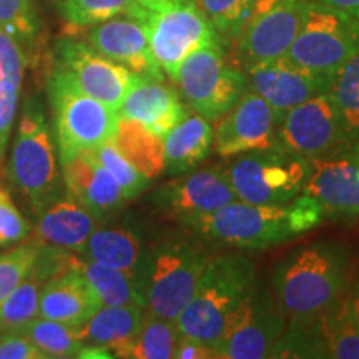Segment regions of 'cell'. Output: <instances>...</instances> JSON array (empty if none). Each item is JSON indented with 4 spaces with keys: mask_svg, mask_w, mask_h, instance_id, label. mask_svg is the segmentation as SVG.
Instances as JSON below:
<instances>
[{
    "mask_svg": "<svg viewBox=\"0 0 359 359\" xmlns=\"http://www.w3.org/2000/svg\"><path fill=\"white\" fill-rule=\"evenodd\" d=\"M326 213L311 196L299 193L285 205H253L235 200L210 213L178 219L201 240L233 250H266L303 235Z\"/></svg>",
    "mask_w": 359,
    "mask_h": 359,
    "instance_id": "1",
    "label": "cell"
},
{
    "mask_svg": "<svg viewBox=\"0 0 359 359\" xmlns=\"http://www.w3.org/2000/svg\"><path fill=\"white\" fill-rule=\"evenodd\" d=\"M349 264V250L344 243L313 241L275 264L273 294L288 318L320 313L348 290Z\"/></svg>",
    "mask_w": 359,
    "mask_h": 359,
    "instance_id": "2",
    "label": "cell"
},
{
    "mask_svg": "<svg viewBox=\"0 0 359 359\" xmlns=\"http://www.w3.org/2000/svg\"><path fill=\"white\" fill-rule=\"evenodd\" d=\"M255 280L257 269L253 262L240 251L210 259L196 281L191 298L178 314L180 334L212 346L226 316Z\"/></svg>",
    "mask_w": 359,
    "mask_h": 359,
    "instance_id": "3",
    "label": "cell"
},
{
    "mask_svg": "<svg viewBox=\"0 0 359 359\" xmlns=\"http://www.w3.org/2000/svg\"><path fill=\"white\" fill-rule=\"evenodd\" d=\"M7 180L37 215L65 190L53 133L37 98H27L7 163Z\"/></svg>",
    "mask_w": 359,
    "mask_h": 359,
    "instance_id": "4",
    "label": "cell"
},
{
    "mask_svg": "<svg viewBox=\"0 0 359 359\" xmlns=\"http://www.w3.org/2000/svg\"><path fill=\"white\" fill-rule=\"evenodd\" d=\"M210 259L203 245L182 233H167L154 241L145 280L147 311L177 321Z\"/></svg>",
    "mask_w": 359,
    "mask_h": 359,
    "instance_id": "5",
    "label": "cell"
},
{
    "mask_svg": "<svg viewBox=\"0 0 359 359\" xmlns=\"http://www.w3.org/2000/svg\"><path fill=\"white\" fill-rule=\"evenodd\" d=\"M47 93L55 120L60 163L82 151L95 150L114 138L118 111L82 92L60 67L53 65L47 80Z\"/></svg>",
    "mask_w": 359,
    "mask_h": 359,
    "instance_id": "6",
    "label": "cell"
},
{
    "mask_svg": "<svg viewBox=\"0 0 359 359\" xmlns=\"http://www.w3.org/2000/svg\"><path fill=\"white\" fill-rule=\"evenodd\" d=\"M269 358L359 359V325L348 290L320 313L288 318Z\"/></svg>",
    "mask_w": 359,
    "mask_h": 359,
    "instance_id": "7",
    "label": "cell"
},
{
    "mask_svg": "<svg viewBox=\"0 0 359 359\" xmlns=\"http://www.w3.org/2000/svg\"><path fill=\"white\" fill-rule=\"evenodd\" d=\"M358 50V19L334 7L306 0L302 25L285 57L313 74L333 79Z\"/></svg>",
    "mask_w": 359,
    "mask_h": 359,
    "instance_id": "8",
    "label": "cell"
},
{
    "mask_svg": "<svg viewBox=\"0 0 359 359\" xmlns=\"http://www.w3.org/2000/svg\"><path fill=\"white\" fill-rule=\"evenodd\" d=\"M286 325L288 316L278 304L273 290L255 280L226 316L212 348L217 358L224 359L269 358Z\"/></svg>",
    "mask_w": 359,
    "mask_h": 359,
    "instance_id": "9",
    "label": "cell"
},
{
    "mask_svg": "<svg viewBox=\"0 0 359 359\" xmlns=\"http://www.w3.org/2000/svg\"><path fill=\"white\" fill-rule=\"evenodd\" d=\"M309 160L278 145L236 155L226 168L236 198L253 205H285L303 190Z\"/></svg>",
    "mask_w": 359,
    "mask_h": 359,
    "instance_id": "10",
    "label": "cell"
},
{
    "mask_svg": "<svg viewBox=\"0 0 359 359\" xmlns=\"http://www.w3.org/2000/svg\"><path fill=\"white\" fill-rule=\"evenodd\" d=\"M175 83L188 107L208 122H218L248 90V77L224 58L222 45L200 48L187 57Z\"/></svg>",
    "mask_w": 359,
    "mask_h": 359,
    "instance_id": "11",
    "label": "cell"
},
{
    "mask_svg": "<svg viewBox=\"0 0 359 359\" xmlns=\"http://www.w3.org/2000/svg\"><path fill=\"white\" fill-rule=\"evenodd\" d=\"M147 27L155 60L173 83L187 57L200 48L222 45L217 29L195 0L150 12Z\"/></svg>",
    "mask_w": 359,
    "mask_h": 359,
    "instance_id": "12",
    "label": "cell"
},
{
    "mask_svg": "<svg viewBox=\"0 0 359 359\" xmlns=\"http://www.w3.org/2000/svg\"><path fill=\"white\" fill-rule=\"evenodd\" d=\"M278 140L286 150L316 160L358 147L349 140L330 92L299 103L278 123Z\"/></svg>",
    "mask_w": 359,
    "mask_h": 359,
    "instance_id": "13",
    "label": "cell"
},
{
    "mask_svg": "<svg viewBox=\"0 0 359 359\" xmlns=\"http://www.w3.org/2000/svg\"><path fill=\"white\" fill-rule=\"evenodd\" d=\"M306 0H255L238 35V58L248 69L285 57L302 25Z\"/></svg>",
    "mask_w": 359,
    "mask_h": 359,
    "instance_id": "14",
    "label": "cell"
},
{
    "mask_svg": "<svg viewBox=\"0 0 359 359\" xmlns=\"http://www.w3.org/2000/svg\"><path fill=\"white\" fill-rule=\"evenodd\" d=\"M55 65L87 93L118 111L123 98L143 77L97 52L88 42L60 39L55 45Z\"/></svg>",
    "mask_w": 359,
    "mask_h": 359,
    "instance_id": "15",
    "label": "cell"
},
{
    "mask_svg": "<svg viewBox=\"0 0 359 359\" xmlns=\"http://www.w3.org/2000/svg\"><path fill=\"white\" fill-rule=\"evenodd\" d=\"M235 200H238L236 193L228 180L226 170L218 168L191 170L177 175L151 195L155 208L175 219L210 213Z\"/></svg>",
    "mask_w": 359,
    "mask_h": 359,
    "instance_id": "16",
    "label": "cell"
},
{
    "mask_svg": "<svg viewBox=\"0 0 359 359\" xmlns=\"http://www.w3.org/2000/svg\"><path fill=\"white\" fill-rule=\"evenodd\" d=\"M278 123L275 110L258 93L246 90L236 105L218 120L213 138L218 155L230 158L278 147Z\"/></svg>",
    "mask_w": 359,
    "mask_h": 359,
    "instance_id": "17",
    "label": "cell"
},
{
    "mask_svg": "<svg viewBox=\"0 0 359 359\" xmlns=\"http://www.w3.org/2000/svg\"><path fill=\"white\" fill-rule=\"evenodd\" d=\"M148 15H118L90 27L87 42L102 55L133 72L138 77L163 82L167 75L155 60L148 40Z\"/></svg>",
    "mask_w": 359,
    "mask_h": 359,
    "instance_id": "18",
    "label": "cell"
},
{
    "mask_svg": "<svg viewBox=\"0 0 359 359\" xmlns=\"http://www.w3.org/2000/svg\"><path fill=\"white\" fill-rule=\"evenodd\" d=\"M302 193L321 205L326 218L359 217V147L309 160Z\"/></svg>",
    "mask_w": 359,
    "mask_h": 359,
    "instance_id": "19",
    "label": "cell"
},
{
    "mask_svg": "<svg viewBox=\"0 0 359 359\" xmlns=\"http://www.w3.org/2000/svg\"><path fill=\"white\" fill-rule=\"evenodd\" d=\"M248 87L275 110L278 118L299 103L327 92L331 79L313 74L286 57L262 62L246 69Z\"/></svg>",
    "mask_w": 359,
    "mask_h": 359,
    "instance_id": "20",
    "label": "cell"
},
{
    "mask_svg": "<svg viewBox=\"0 0 359 359\" xmlns=\"http://www.w3.org/2000/svg\"><path fill=\"white\" fill-rule=\"evenodd\" d=\"M60 167L67 191L100 222L118 213L128 201L122 188L92 150L75 155L65 163H60Z\"/></svg>",
    "mask_w": 359,
    "mask_h": 359,
    "instance_id": "21",
    "label": "cell"
},
{
    "mask_svg": "<svg viewBox=\"0 0 359 359\" xmlns=\"http://www.w3.org/2000/svg\"><path fill=\"white\" fill-rule=\"evenodd\" d=\"M98 226L100 219L65 188L37 213L32 236L45 246L80 255Z\"/></svg>",
    "mask_w": 359,
    "mask_h": 359,
    "instance_id": "22",
    "label": "cell"
},
{
    "mask_svg": "<svg viewBox=\"0 0 359 359\" xmlns=\"http://www.w3.org/2000/svg\"><path fill=\"white\" fill-rule=\"evenodd\" d=\"M150 248L151 243L145 241L137 228L130 224H115V226H98L90 235L80 255L90 262L105 264L125 273L145 293Z\"/></svg>",
    "mask_w": 359,
    "mask_h": 359,
    "instance_id": "23",
    "label": "cell"
},
{
    "mask_svg": "<svg viewBox=\"0 0 359 359\" xmlns=\"http://www.w3.org/2000/svg\"><path fill=\"white\" fill-rule=\"evenodd\" d=\"M69 255V251H67ZM102 306L85 278L72 268L65 258V268L43 283L39 298V316L70 326H82Z\"/></svg>",
    "mask_w": 359,
    "mask_h": 359,
    "instance_id": "24",
    "label": "cell"
},
{
    "mask_svg": "<svg viewBox=\"0 0 359 359\" xmlns=\"http://www.w3.org/2000/svg\"><path fill=\"white\" fill-rule=\"evenodd\" d=\"M118 115L137 120L163 138L190 114L177 90L167 87L163 82L142 79L123 98Z\"/></svg>",
    "mask_w": 359,
    "mask_h": 359,
    "instance_id": "25",
    "label": "cell"
},
{
    "mask_svg": "<svg viewBox=\"0 0 359 359\" xmlns=\"http://www.w3.org/2000/svg\"><path fill=\"white\" fill-rule=\"evenodd\" d=\"M143 313L145 308L138 304L100 306L79 326V336L83 344L107 349L111 358H127L140 330Z\"/></svg>",
    "mask_w": 359,
    "mask_h": 359,
    "instance_id": "26",
    "label": "cell"
},
{
    "mask_svg": "<svg viewBox=\"0 0 359 359\" xmlns=\"http://www.w3.org/2000/svg\"><path fill=\"white\" fill-rule=\"evenodd\" d=\"M212 122L201 115H188L163 137V173L177 177L195 170L206 160L213 145Z\"/></svg>",
    "mask_w": 359,
    "mask_h": 359,
    "instance_id": "27",
    "label": "cell"
},
{
    "mask_svg": "<svg viewBox=\"0 0 359 359\" xmlns=\"http://www.w3.org/2000/svg\"><path fill=\"white\" fill-rule=\"evenodd\" d=\"M67 262L85 278L88 286L102 303V306H120V304H138L147 309V298L140 286L132 278L109 268L105 264L90 262L79 253L67 255Z\"/></svg>",
    "mask_w": 359,
    "mask_h": 359,
    "instance_id": "28",
    "label": "cell"
},
{
    "mask_svg": "<svg viewBox=\"0 0 359 359\" xmlns=\"http://www.w3.org/2000/svg\"><path fill=\"white\" fill-rule=\"evenodd\" d=\"M110 142L148 180H155L163 173V138L150 132L137 120L118 116L115 135Z\"/></svg>",
    "mask_w": 359,
    "mask_h": 359,
    "instance_id": "29",
    "label": "cell"
},
{
    "mask_svg": "<svg viewBox=\"0 0 359 359\" xmlns=\"http://www.w3.org/2000/svg\"><path fill=\"white\" fill-rule=\"evenodd\" d=\"M17 331H20L32 341L45 359L79 358L83 348L77 326L47 320L42 316L34 318L32 321H29Z\"/></svg>",
    "mask_w": 359,
    "mask_h": 359,
    "instance_id": "30",
    "label": "cell"
},
{
    "mask_svg": "<svg viewBox=\"0 0 359 359\" xmlns=\"http://www.w3.org/2000/svg\"><path fill=\"white\" fill-rule=\"evenodd\" d=\"M58 11L74 29H90L118 15L147 17L150 13L137 0H58Z\"/></svg>",
    "mask_w": 359,
    "mask_h": 359,
    "instance_id": "31",
    "label": "cell"
},
{
    "mask_svg": "<svg viewBox=\"0 0 359 359\" xmlns=\"http://www.w3.org/2000/svg\"><path fill=\"white\" fill-rule=\"evenodd\" d=\"M48 278L50 276L35 263L30 275L4 302H0V333L19 330L39 316L40 290Z\"/></svg>",
    "mask_w": 359,
    "mask_h": 359,
    "instance_id": "32",
    "label": "cell"
},
{
    "mask_svg": "<svg viewBox=\"0 0 359 359\" xmlns=\"http://www.w3.org/2000/svg\"><path fill=\"white\" fill-rule=\"evenodd\" d=\"M180 336L182 334H180L177 321L155 316L145 309L140 330L135 336L127 358L172 359L175 358V349H177Z\"/></svg>",
    "mask_w": 359,
    "mask_h": 359,
    "instance_id": "33",
    "label": "cell"
},
{
    "mask_svg": "<svg viewBox=\"0 0 359 359\" xmlns=\"http://www.w3.org/2000/svg\"><path fill=\"white\" fill-rule=\"evenodd\" d=\"M330 95L349 140L359 147V50L331 79Z\"/></svg>",
    "mask_w": 359,
    "mask_h": 359,
    "instance_id": "34",
    "label": "cell"
},
{
    "mask_svg": "<svg viewBox=\"0 0 359 359\" xmlns=\"http://www.w3.org/2000/svg\"><path fill=\"white\" fill-rule=\"evenodd\" d=\"M40 250L42 243L30 235L22 243L0 251V302H4L30 275Z\"/></svg>",
    "mask_w": 359,
    "mask_h": 359,
    "instance_id": "35",
    "label": "cell"
},
{
    "mask_svg": "<svg viewBox=\"0 0 359 359\" xmlns=\"http://www.w3.org/2000/svg\"><path fill=\"white\" fill-rule=\"evenodd\" d=\"M0 29L19 40L25 50L34 48L39 39V19L32 0H0Z\"/></svg>",
    "mask_w": 359,
    "mask_h": 359,
    "instance_id": "36",
    "label": "cell"
},
{
    "mask_svg": "<svg viewBox=\"0 0 359 359\" xmlns=\"http://www.w3.org/2000/svg\"><path fill=\"white\" fill-rule=\"evenodd\" d=\"M93 155L97 156V160L109 170V173L115 178V182L118 183L122 188L125 198L133 200L138 195H142L147 190V187L150 185L151 180H148L140 170L133 167L125 156L120 154L118 148H116L111 142H107L100 145L95 150H92Z\"/></svg>",
    "mask_w": 359,
    "mask_h": 359,
    "instance_id": "37",
    "label": "cell"
},
{
    "mask_svg": "<svg viewBox=\"0 0 359 359\" xmlns=\"http://www.w3.org/2000/svg\"><path fill=\"white\" fill-rule=\"evenodd\" d=\"M198 4L219 37L236 40L255 0H198Z\"/></svg>",
    "mask_w": 359,
    "mask_h": 359,
    "instance_id": "38",
    "label": "cell"
},
{
    "mask_svg": "<svg viewBox=\"0 0 359 359\" xmlns=\"http://www.w3.org/2000/svg\"><path fill=\"white\" fill-rule=\"evenodd\" d=\"M32 223L27 219L12 198L11 188L0 180V250L8 248L32 235Z\"/></svg>",
    "mask_w": 359,
    "mask_h": 359,
    "instance_id": "39",
    "label": "cell"
},
{
    "mask_svg": "<svg viewBox=\"0 0 359 359\" xmlns=\"http://www.w3.org/2000/svg\"><path fill=\"white\" fill-rule=\"evenodd\" d=\"M22 83L11 79H0V167L7 154L12 127L19 110Z\"/></svg>",
    "mask_w": 359,
    "mask_h": 359,
    "instance_id": "40",
    "label": "cell"
},
{
    "mask_svg": "<svg viewBox=\"0 0 359 359\" xmlns=\"http://www.w3.org/2000/svg\"><path fill=\"white\" fill-rule=\"evenodd\" d=\"M0 359H45L40 349L20 331L0 333Z\"/></svg>",
    "mask_w": 359,
    "mask_h": 359,
    "instance_id": "41",
    "label": "cell"
},
{
    "mask_svg": "<svg viewBox=\"0 0 359 359\" xmlns=\"http://www.w3.org/2000/svg\"><path fill=\"white\" fill-rule=\"evenodd\" d=\"M175 358L177 359H212L217 358L213 348L208 344L200 343V341L180 336L177 349H175Z\"/></svg>",
    "mask_w": 359,
    "mask_h": 359,
    "instance_id": "42",
    "label": "cell"
},
{
    "mask_svg": "<svg viewBox=\"0 0 359 359\" xmlns=\"http://www.w3.org/2000/svg\"><path fill=\"white\" fill-rule=\"evenodd\" d=\"M314 2L325 4V6L334 7L338 11L346 12L348 15L359 20V0H314Z\"/></svg>",
    "mask_w": 359,
    "mask_h": 359,
    "instance_id": "43",
    "label": "cell"
},
{
    "mask_svg": "<svg viewBox=\"0 0 359 359\" xmlns=\"http://www.w3.org/2000/svg\"><path fill=\"white\" fill-rule=\"evenodd\" d=\"M348 296H349V299H351L354 314H356V320L359 325V268H358L356 275L353 276V280H349Z\"/></svg>",
    "mask_w": 359,
    "mask_h": 359,
    "instance_id": "44",
    "label": "cell"
},
{
    "mask_svg": "<svg viewBox=\"0 0 359 359\" xmlns=\"http://www.w3.org/2000/svg\"><path fill=\"white\" fill-rule=\"evenodd\" d=\"M137 2L140 4L142 7H145L147 11L158 12L170 6H173V4H178V0H137Z\"/></svg>",
    "mask_w": 359,
    "mask_h": 359,
    "instance_id": "45",
    "label": "cell"
},
{
    "mask_svg": "<svg viewBox=\"0 0 359 359\" xmlns=\"http://www.w3.org/2000/svg\"><path fill=\"white\" fill-rule=\"evenodd\" d=\"M178 2H188V0H178Z\"/></svg>",
    "mask_w": 359,
    "mask_h": 359,
    "instance_id": "46",
    "label": "cell"
}]
</instances>
